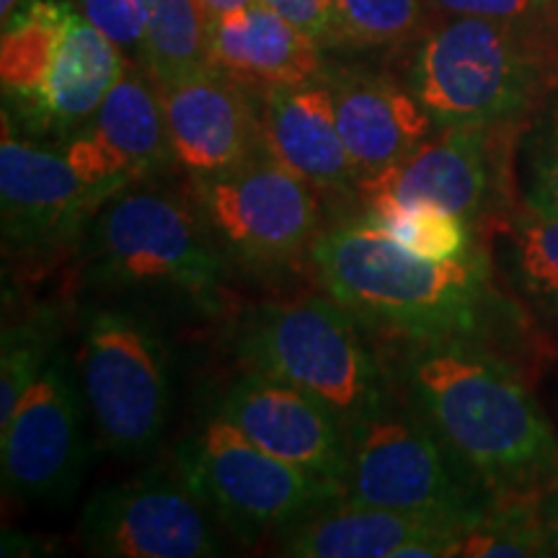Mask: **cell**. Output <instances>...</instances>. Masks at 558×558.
<instances>
[{
    "label": "cell",
    "mask_w": 558,
    "mask_h": 558,
    "mask_svg": "<svg viewBox=\"0 0 558 558\" xmlns=\"http://www.w3.org/2000/svg\"><path fill=\"white\" fill-rule=\"evenodd\" d=\"M399 393L494 497L541 494L558 476V437L520 375L481 341L388 339Z\"/></svg>",
    "instance_id": "obj_1"
},
{
    "label": "cell",
    "mask_w": 558,
    "mask_h": 558,
    "mask_svg": "<svg viewBox=\"0 0 558 558\" xmlns=\"http://www.w3.org/2000/svg\"><path fill=\"white\" fill-rule=\"evenodd\" d=\"M311 264L326 295L386 339L484 344L499 298L478 248L458 259L411 254L367 218L318 235Z\"/></svg>",
    "instance_id": "obj_2"
},
{
    "label": "cell",
    "mask_w": 558,
    "mask_h": 558,
    "mask_svg": "<svg viewBox=\"0 0 558 558\" xmlns=\"http://www.w3.org/2000/svg\"><path fill=\"white\" fill-rule=\"evenodd\" d=\"M83 239L88 288L166 295L220 313L230 259L194 199L124 190L99 209Z\"/></svg>",
    "instance_id": "obj_3"
},
{
    "label": "cell",
    "mask_w": 558,
    "mask_h": 558,
    "mask_svg": "<svg viewBox=\"0 0 558 558\" xmlns=\"http://www.w3.org/2000/svg\"><path fill=\"white\" fill-rule=\"evenodd\" d=\"M556 83V50L478 16L427 29L409 68V90L435 128H512Z\"/></svg>",
    "instance_id": "obj_4"
},
{
    "label": "cell",
    "mask_w": 558,
    "mask_h": 558,
    "mask_svg": "<svg viewBox=\"0 0 558 558\" xmlns=\"http://www.w3.org/2000/svg\"><path fill=\"white\" fill-rule=\"evenodd\" d=\"M360 326L331 295L279 300L243 316L235 349L248 369L305 390L347 427L396 393L386 360Z\"/></svg>",
    "instance_id": "obj_5"
},
{
    "label": "cell",
    "mask_w": 558,
    "mask_h": 558,
    "mask_svg": "<svg viewBox=\"0 0 558 558\" xmlns=\"http://www.w3.org/2000/svg\"><path fill=\"white\" fill-rule=\"evenodd\" d=\"M349 505L435 514L473 527L494 494L396 390L373 414L347 424Z\"/></svg>",
    "instance_id": "obj_6"
},
{
    "label": "cell",
    "mask_w": 558,
    "mask_h": 558,
    "mask_svg": "<svg viewBox=\"0 0 558 558\" xmlns=\"http://www.w3.org/2000/svg\"><path fill=\"white\" fill-rule=\"evenodd\" d=\"M75 365L96 442L114 456L156 448L171 414V354L156 326L128 308H86Z\"/></svg>",
    "instance_id": "obj_7"
},
{
    "label": "cell",
    "mask_w": 558,
    "mask_h": 558,
    "mask_svg": "<svg viewBox=\"0 0 558 558\" xmlns=\"http://www.w3.org/2000/svg\"><path fill=\"white\" fill-rule=\"evenodd\" d=\"M173 469L222 525L246 541L279 538L344 499L339 484L256 448L220 414L181 439Z\"/></svg>",
    "instance_id": "obj_8"
},
{
    "label": "cell",
    "mask_w": 558,
    "mask_h": 558,
    "mask_svg": "<svg viewBox=\"0 0 558 558\" xmlns=\"http://www.w3.org/2000/svg\"><path fill=\"white\" fill-rule=\"evenodd\" d=\"M192 179L194 205L230 262L259 271L311 259L320 235L316 186L269 153L239 169Z\"/></svg>",
    "instance_id": "obj_9"
},
{
    "label": "cell",
    "mask_w": 558,
    "mask_h": 558,
    "mask_svg": "<svg viewBox=\"0 0 558 558\" xmlns=\"http://www.w3.org/2000/svg\"><path fill=\"white\" fill-rule=\"evenodd\" d=\"M88 407L78 365L62 349L0 427V473L13 499L62 505L88 469Z\"/></svg>",
    "instance_id": "obj_10"
},
{
    "label": "cell",
    "mask_w": 558,
    "mask_h": 558,
    "mask_svg": "<svg viewBox=\"0 0 558 558\" xmlns=\"http://www.w3.org/2000/svg\"><path fill=\"white\" fill-rule=\"evenodd\" d=\"M81 546L107 558H213L222 546L179 471H150L101 488L78 520Z\"/></svg>",
    "instance_id": "obj_11"
},
{
    "label": "cell",
    "mask_w": 558,
    "mask_h": 558,
    "mask_svg": "<svg viewBox=\"0 0 558 558\" xmlns=\"http://www.w3.org/2000/svg\"><path fill=\"white\" fill-rule=\"evenodd\" d=\"M107 199L83 184L65 153L26 143L3 120L0 230L5 256H47L86 235Z\"/></svg>",
    "instance_id": "obj_12"
},
{
    "label": "cell",
    "mask_w": 558,
    "mask_h": 558,
    "mask_svg": "<svg viewBox=\"0 0 558 558\" xmlns=\"http://www.w3.org/2000/svg\"><path fill=\"white\" fill-rule=\"evenodd\" d=\"M65 158L83 184L104 199L173 160L158 83L148 70L128 65L96 114L65 143Z\"/></svg>",
    "instance_id": "obj_13"
},
{
    "label": "cell",
    "mask_w": 558,
    "mask_h": 558,
    "mask_svg": "<svg viewBox=\"0 0 558 558\" xmlns=\"http://www.w3.org/2000/svg\"><path fill=\"white\" fill-rule=\"evenodd\" d=\"M218 414L256 448L344 488L347 427L305 390L248 369L226 390Z\"/></svg>",
    "instance_id": "obj_14"
},
{
    "label": "cell",
    "mask_w": 558,
    "mask_h": 558,
    "mask_svg": "<svg viewBox=\"0 0 558 558\" xmlns=\"http://www.w3.org/2000/svg\"><path fill=\"white\" fill-rule=\"evenodd\" d=\"M254 86L207 65L160 88L173 160L192 177H213L267 153Z\"/></svg>",
    "instance_id": "obj_15"
},
{
    "label": "cell",
    "mask_w": 558,
    "mask_h": 558,
    "mask_svg": "<svg viewBox=\"0 0 558 558\" xmlns=\"http://www.w3.org/2000/svg\"><path fill=\"white\" fill-rule=\"evenodd\" d=\"M507 128H435L407 158L380 177L362 181L365 202L435 205L471 226L494 197V140Z\"/></svg>",
    "instance_id": "obj_16"
},
{
    "label": "cell",
    "mask_w": 558,
    "mask_h": 558,
    "mask_svg": "<svg viewBox=\"0 0 558 558\" xmlns=\"http://www.w3.org/2000/svg\"><path fill=\"white\" fill-rule=\"evenodd\" d=\"M320 78L331 90L341 140L360 184L407 158L435 130L416 96L388 75L331 65Z\"/></svg>",
    "instance_id": "obj_17"
},
{
    "label": "cell",
    "mask_w": 558,
    "mask_h": 558,
    "mask_svg": "<svg viewBox=\"0 0 558 558\" xmlns=\"http://www.w3.org/2000/svg\"><path fill=\"white\" fill-rule=\"evenodd\" d=\"M264 145L271 158L316 190H357L360 177L341 140L324 78L262 88Z\"/></svg>",
    "instance_id": "obj_18"
},
{
    "label": "cell",
    "mask_w": 558,
    "mask_h": 558,
    "mask_svg": "<svg viewBox=\"0 0 558 558\" xmlns=\"http://www.w3.org/2000/svg\"><path fill=\"white\" fill-rule=\"evenodd\" d=\"M209 62L254 88L320 78L324 50L262 0L207 21Z\"/></svg>",
    "instance_id": "obj_19"
},
{
    "label": "cell",
    "mask_w": 558,
    "mask_h": 558,
    "mask_svg": "<svg viewBox=\"0 0 558 558\" xmlns=\"http://www.w3.org/2000/svg\"><path fill=\"white\" fill-rule=\"evenodd\" d=\"M128 65L120 47L73 9L45 88L26 120L34 128L58 135L81 130L117 86Z\"/></svg>",
    "instance_id": "obj_20"
},
{
    "label": "cell",
    "mask_w": 558,
    "mask_h": 558,
    "mask_svg": "<svg viewBox=\"0 0 558 558\" xmlns=\"http://www.w3.org/2000/svg\"><path fill=\"white\" fill-rule=\"evenodd\" d=\"M439 530L469 533L460 522L435 514L337 501L282 533L277 554L290 558H399L407 543Z\"/></svg>",
    "instance_id": "obj_21"
},
{
    "label": "cell",
    "mask_w": 558,
    "mask_h": 558,
    "mask_svg": "<svg viewBox=\"0 0 558 558\" xmlns=\"http://www.w3.org/2000/svg\"><path fill=\"white\" fill-rule=\"evenodd\" d=\"M70 11L73 5L65 0H29L16 16L3 24V45H0L3 94L24 111V117H29L45 88Z\"/></svg>",
    "instance_id": "obj_22"
},
{
    "label": "cell",
    "mask_w": 558,
    "mask_h": 558,
    "mask_svg": "<svg viewBox=\"0 0 558 558\" xmlns=\"http://www.w3.org/2000/svg\"><path fill=\"white\" fill-rule=\"evenodd\" d=\"M145 70L158 88L171 86L213 65L207 47V16L197 0H143Z\"/></svg>",
    "instance_id": "obj_23"
},
{
    "label": "cell",
    "mask_w": 558,
    "mask_h": 558,
    "mask_svg": "<svg viewBox=\"0 0 558 558\" xmlns=\"http://www.w3.org/2000/svg\"><path fill=\"white\" fill-rule=\"evenodd\" d=\"M60 349V316L54 308L37 305L24 316L3 324L0 344V427L9 422L50 360Z\"/></svg>",
    "instance_id": "obj_24"
},
{
    "label": "cell",
    "mask_w": 558,
    "mask_h": 558,
    "mask_svg": "<svg viewBox=\"0 0 558 558\" xmlns=\"http://www.w3.org/2000/svg\"><path fill=\"white\" fill-rule=\"evenodd\" d=\"M367 218L411 254L427 259H458L473 251V226L435 205H403V202H367Z\"/></svg>",
    "instance_id": "obj_25"
},
{
    "label": "cell",
    "mask_w": 558,
    "mask_h": 558,
    "mask_svg": "<svg viewBox=\"0 0 558 558\" xmlns=\"http://www.w3.org/2000/svg\"><path fill=\"white\" fill-rule=\"evenodd\" d=\"M469 558L550 556L543 535L538 494H499L460 541Z\"/></svg>",
    "instance_id": "obj_26"
},
{
    "label": "cell",
    "mask_w": 558,
    "mask_h": 558,
    "mask_svg": "<svg viewBox=\"0 0 558 558\" xmlns=\"http://www.w3.org/2000/svg\"><path fill=\"white\" fill-rule=\"evenodd\" d=\"M337 47H393L422 39L429 0H329Z\"/></svg>",
    "instance_id": "obj_27"
},
{
    "label": "cell",
    "mask_w": 558,
    "mask_h": 558,
    "mask_svg": "<svg viewBox=\"0 0 558 558\" xmlns=\"http://www.w3.org/2000/svg\"><path fill=\"white\" fill-rule=\"evenodd\" d=\"M509 248L520 288L535 308L558 318V213L525 205L512 222Z\"/></svg>",
    "instance_id": "obj_28"
},
{
    "label": "cell",
    "mask_w": 558,
    "mask_h": 558,
    "mask_svg": "<svg viewBox=\"0 0 558 558\" xmlns=\"http://www.w3.org/2000/svg\"><path fill=\"white\" fill-rule=\"evenodd\" d=\"M445 16H478L512 26L558 52V0H429Z\"/></svg>",
    "instance_id": "obj_29"
},
{
    "label": "cell",
    "mask_w": 558,
    "mask_h": 558,
    "mask_svg": "<svg viewBox=\"0 0 558 558\" xmlns=\"http://www.w3.org/2000/svg\"><path fill=\"white\" fill-rule=\"evenodd\" d=\"M78 11L122 52L143 54L145 9L143 0H78Z\"/></svg>",
    "instance_id": "obj_30"
},
{
    "label": "cell",
    "mask_w": 558,
    "mask_h": 558,
    "mask_svg": "<svg viewBox=\"0 0 558 558\" xmlns=\"http://www.w3.org/2000/svg\"><path fill=\"white\" fill-rule=\"evenodd\" d=\"M525 205L558 213V120L538 135L530 158V190Z\"/></svg>",
    "instance_id": "obj_31"
},
{
    "label": "cell",
    "mask_w": 558,
    "mask_h": 558,
    "mask_svg": "<svg viewBox=\"0 0 558 558\" xmlns=\"http://www.w3.org/2000/svg\"><path fill=\"white\" fill-rule=\"evenodd\" d=\"M262 3L295 24L303 34H308L320 50L337 47L329 0H262Z\"/></svg>",
    "instance_id": "obj_32"
},
{
    "label": "cell",
    "mask_w": 558,
    "mask_h": 558,
    "mask_svg": "<svg viewBox=\"0 0 558 558\" xmlns=\"http://www.w3.org/2000/svg\"><path fill=\"white\" fill-rule=\"evenodd\" d=\"M538 512L550 556H558V476L538 494Z\"/></svg>",
    "instance_id": "obj_33"
},
{
    "label": "cell",
    "mask_w": 558,
    "mask_h": 558,
    "mask_svg": "<svg viewBox=\"0 0 558 558\" xmlns=\"http://www.w3.org/2000/svg\"><path fill=\"white\" fill-rule=\"evenodd\" d=\"M197 3L202 5V11H205V16L209 21V19L226 16V13L246 9V5L256 3V0H197Z\"/></svg>",
    "instance_id": "obj_34"
},
{
    "label": "cell",
    "mask_w": 558,
    "mask_h": 558,
    "mask_svg": "<svg viewBox=\"0 0 558 558\" xmlns=\"http://www.w3.org/2000/svg\"><path fill=\"white\" fill-rule=\"evenodd\" d=\"M26 3H29V0H0V19H3V24L16 16Z\"/></svg>",
    "instance_id": "obj_35"
}]
</instances>
